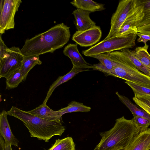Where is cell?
Segmentation results:
<instances>
[{"mask_svg": "<svg viewBox=\"0 0 150 150\" xmlns=\"http://www.w3.org/2000/svg\"><path fill=\"white\" fill-rule=\"evenodd\" d=\"M136 33H131L125 37H114L104 40L82 53L86 56H92L103 53L120 51L125 48L133 47L136 45Z\"/></svg>", "mask_w": 150, "mask_h": 150, "instance_id": "277c9868", "label": "cell"}, {"mask_svg": "<svg viewBox=\"0 0 150 150\" xmlns=\"http://www.w3.org/2000/svg\"><path fill=\"white\" fill-rule=\"evenodd\" d=\"M98 59L99 63L93 64V70H98L105 74L117 65V62L108 53H103L91 57Z\"/></svg>", "mask_w": 150, "mask_h": 150, "instance_id": "2e32d148", "label": "cell"}, {"mask_svg": "<svg viewBox=\"0 0 150 150\" xmlns=\"http://www.w3.org/2000/svg\"><path fill=\"white\" fill-rule=\"evenodd\" d=\"M88 70V69H80L73 66L72 69L68 73L63 76H59L50 86L46 98L42 103L46 104L53 92L58 86L68 81L79 73Z\"/></svg>", "mask_w": 150, "mask_h": 150, "instance_id": "e0dca14e", "label": "cell"}, {"mask_svg": "<svg viewBox=\"0 0 150 150\" xmlns=\"http://www.w3.org/2000/svg\"><path fill=\"white\" fill-rule=\"evenodd\" d=\"M63 52L70 58L73 66L80 69H94L93 65L87 62L80 53L77 44H68L64 48Z\"/></svg>", "mask_w": 150, "mask_h": 150, "instance_id": "8fae6325", "label": "cell"}, {"mask_svg": "<svg viewBox=\"0 0 150 150\" xmlns=\"http://www.w3.org/2000/svg\"><path fill=\"white\" fill-rule=\"evenodd\" d=\"M118 77L139 84L150 86V77L128 63L120 62L105 74Z\"/></svg>", "mask_w": 150, "mask_h": 150, "instance_id": "5b68a950", "label": "cell"}, {"mask_svg": "<svg viewBox=\"0 0 150 150\" xmlns=\"http://www.w3.org/2000/svg\"><path fill=\"white\" fill-rule=\"evenodd\" d=\"M150 149V128L140 132L125 150H148Z\"/></svg>", "mask_w": 150, "mask_h": 150, "instance_id": "5bb4252c", "label": "cell"}, {"mask_svg": "<svg viewBox=\"0 0 150 150\" xmlns=\"http://www.w3.org/2000/svg\"><path fill=\"white\" fill-rule=\"evenodd\" d=\"M135 97L150 108V96H140Z\"/></svg>", "mask_w": 150, "mask_h": 150, "instance_id": "836d02e7", "label": "cell"}, {"mask_svg": "<svg viewBox=\"0 0 150 150\" xmlns=\"http://www.w3.org/2000/svg\"><path fill=\"white\" fill-rule=\"evenodd\" d=\"M133 99L137 105L150 115V108L142 102L139 100L135 96L133 97Z\"/></svg>", "mask_w": 150, "mask_h": 150, "instance_id": "1f68e13d", "label": "cell"}, {"mask_svg": "<svg viewBox=\"0 0 150 150\" xmlns=\"http://www.w3.org/2000/svg\"><path fill=\"white\" fill-rule=\"evenodd\" d=\"M102 35L100 27L96 25L84 31H76L73 35L72 39L80 46L86 47L92 46L98 42Z\"/></svg>", "mask_w": 150, "mask_h": 150, "instance_id": "30bf717a", "label": "cell"}, {"mask_svg": "<svg viewBox=\"0 0 150 150\" xmlns=\"http://www.w3.org/2000/svg\"><path fill=\"white\" fill-rule=\"evenodd\" d=\"M30 114L48 120L62 122V117L59 115L57 111L50 108L46 104H43L31 110L27 111Z\"/></svg>", "mask_w": 150, "mask_h": 150, "instance_id": "9a60e30c", "label": "cell"}, {"mask_svg": "<svg viewBox=\"0 0 150 150\" xmlns=\"http://www.w3.org/2000/svg\"><path fill=\"white\" fill-rule=\"evenodd\" d=\"M120 51L126 55L138 70L150 77V69L144 65L133 55L131 50L129 48H125Z\"/></svg>", "mask_w": 150, "mask_h": 150, "instance_id": "d4e9b609", "label": "cell"}, {"mask_svg": "<svg viewBox=\"0 0 150 150\" xmlns=\"http://www.w3.org/2000/svg\"><path fill=\"white\" fill-rule=\"evenodd\" d=\"M42 62L39 56H24L20 70L23 75L24 81L26 79L30 70L36 65H40Z\"/></svg>", "mask_w": 150, "mask_h": 150, "instance_id": "ffe728a7", "label": "cell"}, {"mask_svg": "<svg viewBox=\"0 0 150 150\" xmlns=\"http://www.w3.org/2000/svg\"><path fill=\"white\" fill-rule=\"evenodd\" d=\"M0 2V34L1 35L5 30L14 28L15 15L22 1L1 0Z\"/></svg>", "mask_w": 150, "mask_h": 150, "instance_id": "52a82bcc", "label": "cell"}, {"mask_svg": "<svg viewBox=\"0 0 150 150\" xmlns=\"http://www.w3.org/2000/svg\"><path fill=\"white\" fill-rule=\"evenodd\" d=\"M91 110L90 107L85 105L82 103L73 101L67 106L57 110V112L59 115L62 117L67 113L77 112H90Z\"/></svg>", "mask_w": 150, "mask_h": 150, "instance_id": "7402d4cb", "label": "cell"}, {"mask_svg": "<svg viewBox=\"0 0 150 150\" xmlns=\"http://www.w3.org/2000/svg\"><path fill=\"white\" fill-rule=\"evenodd\" d=\"M137 35L139 37L137 40V42H143L145 45L146 44V42L147 41H150V35L144 34L139 33H137Z\"/></svg>", "mask_w": 150, "mask_h": 150, "instance_id": "f546056e", "label": "cell"}, {"mask_svg": "<svg viewBox=\"0 0 150 150\" xmlns=\"http://www.w3.org/2000/svg\"><path fill=\"white\" fill-rule=\"evenodd\" d=\"M124 82L131 88L135 97L150 96V86L139 84L127 81Z\"/></svg>", "mask_w": 150, "mask_h": 150, "instance_id": "484cf974", "label": "cell"}, {"mask_svg": "<svg viewBox=\"0 0 150 150\" xmlns=\"http://www.w3.org/2000/svg\"><path fill=\"white\" fill-rule=\"evenodd\" d=\"M140 132L132 119L127 120L123 116L116 120L110 130L99 133L101 139L93 150L125 149Z\"/></svg>", "mask_w": 150, "mask_h": 150, "instance_id": "7a4b0ae2", "label": "cell"}, {"mask_svg": "<svg viewBox=\"0 0 150 150\" xmlns=\"http://www.w3.org/2000/svg\"><path fill=\"white\" fill-rule=\"evenodd\" d=\"M125 149H120L118 150H125Z\"/></svg>", "mask_w": 150, "mask_h": 150, "instance_id": "e575fe53", "label": "cell"}, {"mask_svg": "<svg viewBox=\"0 0 150 150\" xmlns=\"http://www.w3.org/2000/svg\"><path fill=\"white\" fill-rule=\"evenodd\" d=\"M70 3L77 9L91 12L103 11L105 9L104 4L91 0H74Z\"/></svg>", "mask_w": 150, "mask_h": 150, "instance_id": "ac0fdd59", "label": "cell"}, {"mask_svg": "<svg viewBox=\"0 0 150 150\" xmlns=\"http://www.w3.org/2000/svg\"><path fill=\"white\" fill-rule=\"evenodd\" d=\"M120 101L130 110L134 116H138L150 120V115L143 109H140L126 97L120 94L118 92L116 93Z\"/></svg>", "mask_w": 150, "mask_h": 150, "instance_id": "d6986e66", "label": "cell"}, {"mask_svg": "<svg viewBox=\"0 0 150 150\" xmlns=\"http://www.w3.org/2000/svg\"><path fill=\"white\" fill-rule=\"evenodd\" d=\"M69 28L62 23L30 39L26 40L21 49L22 54L24 56H31L53 53L69 42L71 36Z\"/></svg>", "mask_w": 150, "mask_h": 150, "instance_id": "6da1fadb", "label": "cell"}, {"mask_svg": "<svg viewBox=\"0 0 150 150\" xmlns=\"http://www.w3.org/2000/svg\"><path fill=\"white\" fill-rule=\"evenodd\" d=\"M9 54V49L5 44L1 38V35H0V63L4 61L8 57Z\"/></svg>", "mask_w": 150, "mask_h": 150, "instance_id": "f1b7e54d", "label": "cell"}, {"mask_svg": "<svg viewBox=\"0 0 150 150\" xmlns=\"http://www.w3.org/2000/svg\"><path fill=\"white\" fill-rule=\"evenodd\" d=\"M23 81H24L23 78L19 69L6 79V89L10 90L17 88Z\"/></svg>", "mask_w": 150, "mask_h": 150, "instance_id": "cb8c5ba5", "label": "cell"}, {"mask_svg": "<svg viewBox=\"0 0 150 150\" xmlns=\"http://www.w3.org/2000/svg\"><path fill=\"white\" fill-rule=\"evenodd\" d=\"M148 48L149 45L146 44L143 46L136 47L131 52L140 62L150 69V55L148 52Z\"/></svg>", "mask_w": 150, "mask_h": 150, "instance_id": "44dd1931", "label": "cell"}, {"mask_svg": "<svg viewBox=\"0 0 150 150\" xmlns=\"http://www.w3.org/2000/svg\"><path fill=\"white\" fill-rule=\"evenodd\" d=\"M144 15L143 5L140 0H138L137 6L126 18L119 31L113 37H125L131 33H138L137 25Z\"/></svg>", "mask_w": 150, "mask_h": 150, "instance_id": "ba28073f", "label": "cell"}, {"mask_svg": "<svg viewBox=\"0 0 150 150\" xmlns=\"http://www.w3.org/2000/svg\"><path fill=\"white\" fill-rule=\"evenodd\" d=\"M143 5L144 16L137 27L150 24V0H140Z\"/></svg>", "mask_w": 150, "mask_h": 150, "instance_id": "4316f807", "label": "cell"}, {"mask_svg": "<svg viewBox=\"0 0 150 150\" xmlns=\"http://www.w3.org/2000/svg\"><path fill=\"white\" fill-rule=\"evenodd\" d=\"M138 0H122L118 3L115 11L111 18L109 33L104 40L114 36L119 31L122 24L137 6Z\"/></svg>", "mask_w": 150, "mask_h": 150, "instance_id": "8992f818", "label": "cell"}, {"mask_svg": "<svg viewBox=\"0 0 150 150\" xmlns=\"http://www.w3.org/2000/svg\"><path fill=\"white\" fill-rule=\"evenodd\" d=\"M132 119L139 127L140 132L146 130L150 125V120L145 118L136 116Z\"/></svg>", "mask_w": 150, "mask_h": 150, "instance_id": "83f0119b", "label": "cell"}, {"mask_svg": "<svg viewBox=\"0 0 150 150\" xmlns=\"http://www.w3.org/2000/svg\"><path fill=\"white\" fill-rule=\"evenodd\" d=\"M138 33L150 35V24L137 28Z\"/></svg>", "mask_w": 150, "mask_h": 150, "instance_id": "d6a6232c", "label": "cell"}, {"mask_svg": "<svg viewBox=\"0 0 150 150\" xmlns=\"http://www.w3.org/2000/svg\"><path fill=\"white\" fill-rule=\"evenodd\" d=\"M8 57L0 63V78L6 79L17 70L20 69L24 56L18 47H12L9 48Z\"/></svg>", "mask_w": 150, "mask_h": 150, "instance_id": "9c48e42d", "label": "cell"}, {"mask_svg": "<svg viewBox=\"0 0 150 150\" xmlns=\"http://www.w3.org/2000/svg\"><path fill=\"white\" fill-rule=\"evenodd\" d=\"M8 115L22 121L27 127L31 137L48 142L53 137L61 136L66 129L62 122L39 117L15 106L7 111Z\"/></svg>", "mask_w": 150, "mask_h": 150, "instance_id": "3957f363", "label": "cell"}, {"mask_svg": "<svg viewBox=\"0 0 150 150\" xmlns=\"http://www.w3.org/2000/svg\"><path fill=\"white\" fill-rule=\"evenodd\" d=\"M47 150H76L75 144L72 138L68 137L56 140L54 144Z\"/></svg>", "mask_w": 150, "mask_h": 150, "instance_id": "603a6c76", "label": "cell"}, {"mask_svg": "<svg viewBox=\"0 0 150 150\" xmlns=\"http://www.w3.org/2000/svg\"><path fill=\"white\" fill-rule=\"evenodd\" d=\"M7 112L3 110L0 115V135L6 143L18 146L19 141L12 133L9 123Z\"/></svg>", "mask_w": 150, "mask_h": 150, "instance_id": "4fadbf2b", "label": "cell"}, {"mask_svg": "<svg viewBox=\"0 0 150 150\" xmlns=\"http://www.w3.org/2000/svg\"><path fill=\"white\" fill-rule=\"evenodd\" d=\"M0 145L1 150H13L12 145L6 143L3 137L0 135Z\"/></svg>", "mask_w": 150, "mask_h": 150, "instance_id": "4dcf8cb0", "label": "cell"}, {"mask_svg": "<svg viewBox=\"0 0 150 150\" xmlns=\"http://www.w3.org/2000/svg\"><path fill=\"white\" fill-rule=\"evenodd\" d=\"M90 12L77 9L73 11L72 14L75 18L74 23L77 31H84L96 26V23L90 17Z\"/></svg>", "mask_w": 150, "mask_h": 150, "instance_id": "7c38bea8", "label": "cell"}, {"mask_svg": "<svg viewBox=\"0 0 150 150\" xmlns=\"http://www.w3.org/2000/svg\"><path fill=\"white\" fill-rule=\"evenodd\" d=\"M148 150H150V149H149Z\"/></svg>", "mask_w": 150, "mask_h": 150, "instance_id": "d590c367", "label": "cell"}]
</instances>
